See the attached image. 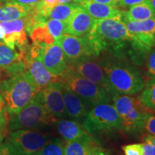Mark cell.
<instances>
[{"mask_svg":"<svg viewBox=\"0 0 155 155\" xmlns=\"http://www.w3.org/2000/svg\"><path fill=\"white\" fill-rule=\"evenodd\" d=\"M86 36L98 58L101 53H106L119 58H127L132 38L121 18L96 19L94 28Z\"/></svg>","mask_w":155,"mask_h":155,"instance_id":"6da1fadb","label":"cell"},{"mask_svg":"<svg viewBox=\"0 0 155 155\" xmlns=\"http://www.w3.org/2000/svg\"><path fill=\"white\" fill-rule=\"evenodd\" d=\"M98 61L116 94L134 96L144 88L145 81L140 71L127 59L104 53Z\"/></svg>","mask_w":155,"mask_h":155,"instance_id":"7a4b0ae2","label":"cell"},{"mask_svg":"<svg viewBox=\"0 0 155 155\" xmlns=\"http://www.w3.org/2000/svg\"><path fill=\"white\" fill-rule=\"evenodd\" d=\"M0 92L5 99L7 113L14 115L28 105L39 91L26 70L2 81Z\"/></svg>","mask_w":155,"mask_h":155,"instance_id":"3957f363","label":"cell"},{"mask_svg":"<svg viewBox=\"0 0 155 155\" xmlns=\"http://www.w3.org/2000/svg\"><path fill=\"white\" fill-rule=\"evenodd\" d=\"M111 99L121 119L122 130L129 134L144 132V119L149 111L141 104L138 97L114 94Z\"/></svg>","mask_w":155,"mask_h":155,"instance_id":"277c9868","label":"cell"},{"mask_svg":"<svg viewBox=\"0 0 155 155\" xmlns=\"http://www.w3.org/2000/svg\"><path fill=\"white\" fill-rule=\"evenodd\" d=\"M57 121L40 98L39 92L19 113L11 115L9 120L10 131L45 127Z\"/></svg>","mask_w":155,"mask_h":155,"instance_id":"5b68a950","label":"cell"},{"mask_svg":"<svg viewBox=\"0 0 155 155\" xmlns=\"http://www.w3.org/2000/svg\"><path fill=\"white\" fill-rule=\"evenodd\" d=\"M61 82L77 94L91 108L104 103H111V95L99 85L85 78L77 73L70 65L61 78Z\"/></svg>","mask_w":155,"mask_h":155,"instance_id":"8992f818","label":"cell"},{"mask_svg":"<svg viewBox=\"0 0 155 155\" xmlns=\"http://www.w3.org/2000/svg\"><path fill=\"white\" fill-rule=\"evenodd\" d=\"M50 135L31 129H19L11 131L2 144L13 155H33L38 152L48 141Z\"/></svg>","mask_w":155,"mask_h":155,"instance_id":"52a82bcc","label":"cell"},{"mask_svg":"<svg viewBox=\"0 0 155 155\" xmlns=\"http://www.w3.org/2000/svg\"><path fill=\"white\" fill-rule=\"evenodd\" d=\"M83 123L85 129L89 134L122 130L119 113L114 106L110 103H104L92 106Z\"/></svg>","mask_w":155,"mask_h":155,"instance_id":"ba28073f","label":"cell"},{"mask_svg":"<svg viewBox=\"0 0 155 155\" xmlns=\"http://www.w3.org/2000/svg\"><path fill=\"white\" fill-rule=\"evenodd\" d=\"M57 42L61 45L65 59L71 65L86 58H98L86 35L77 37L65 34Z\"/></svg>","mask_w":155,"mask_h":155,"instance_id":"9c48e42d","label":"cell"},{"mask_svg":"<svg viewBox=\"0 0 155 155\" xmlns=\"http://www.w3.org/2000/svg\"><path fill=\"white\" fill-rule=\"evenodd\" d=\"M122 20L136 43L149 50L155 47V17L142 21Z\"/></svg>","mask_w":155,"mask_h":155,"instance_id":"30bf717a","label":"cell"},{"mask_svg":"<svg viewBox=\"0 0 155 155\" xmlns=\"http://www.w3.org/2000/svg\"><path fill=\"white\" fill-rule=\"evenodd\" d=\"M5 35L3 41L12 49L17 48L21 53L28 54V41L25 30V17L9 22H0Z\"/></svg>","mask_w":155,"mask_h":155,"instance_id":"8fae6325","label":"cell"},{"mask_svg":"<svg viewBox=\"0 0 155 155\" xmlns=\"http://www.w3.org/2000/svg\"><path fill=\"white\" fill-rule=\"evenodd\" d=\"M72 67L77 73L103 87L111 96L116 94L112 89L109 81L102 67L101 66L100 63H98L97 58H91L82 60L73 64Z\"/></svg>","mask_w":155,"mask_h":155,"instance_id":"7c38bea8","label":"cell"},{"mask_svg":"<svg viewBox=\"0 0 155 155\" xmlns=\"http://www.w3.org/2000/svg\"><path fill=\"white\" fill-rule=\"evenodd\" d=\"M63 90V83L54 82L39 92L42 102L57 119H65L67 117Z\"/></svg>","mask_w":155,"mask_h":155,"instance_id":"4fadbf2b","label":"cell"},{"mask_svg":"<svg viewBox=\"0 0 155 155\" xmlns=\"http://www.w3.org/2000/svg\"><path fill=\"white\" fill-rule=\"evenodd\" d=\"M27 55L0 42V71H4L9 76L26 71Z\"/></svg>","mask_w":155,"mask_h":155,"instance_id":"5bb4252c","label":"cell"},{"mask_svg":"<svg viewBox=\"0 0 155 155\" xmlns=\"http://www.w3.org/2000/svg\"><path fill=\"white\" fill-rule=\"evenodd\" d=\"M38 58L52 74L60 78L63 76L70 66L61 45L57 42L44 48Z\"/></svg>","mask_w":155,"mask_h":155,"instance_id":"9a60e30c","label":"cell"},{"mask_svg":"<svg viewBox=\"0 0 155 155\" xmlns=\"http://www.w3.org/2000/svg\"><path fill=\"white\" fill-rule=\"evenodd\" d=\"M25 63L27 71L32 78L39 92L50 83L61 82V78L52 74L46 68L40 58H32L28 53L25 58Z\"/></svg>","mask_w":155,"mask_h":155,"instance_id":"2e32d148","label":"cell"},{"mask_svg":"<svg viewBox=\"0 0 155 155\" xmlns=\"http://www.w3.org/2000/svg\"><path fill=\"white\" fill-rule=\"evenodd\" d=\"M63 94L67 117L79 122H83L90 110V106L64 85Z\"/></svg>","mask_w":155,"mask_h":155,"instance_id":"e0dca14e","label":"cell"},{"mask_svg":"<svg viewBox=\"0 0 155 155\" xmlns=\"http://www.w3.org/2000/svg\"><path fill=\"white\" fill-rule=\"evenodd\" d=\"M96 20L81 7L67 22L66 34L77 37L86 35L94 28Z\"/></svg>","mask_w":155,"mask_h":155,"instance_id":"ac0fdd59","label":"cell"},{"mask_svg":"<svg viewBox=\"0 0 155 155\" xmlns=\"http://www.w3.org/2000/svg\"><path fill=\"white\" fill-rule=\"evenodd\" d=\"M96 19L121 18L122 10L116 6L98 3L92 0H73Z\"/></svg>","mask_w":155,"mask_h":155,"instance_id":"d6986e66","label":"cell"},{"mask_svg":"<svg viewBox=\"0 0 155 155\" xmlns=\"http://www.w3.org/2000/svg\"><path fill=\"white\" fill-rule=\"evenodd\" d=\"M56 127L59 134L67 142L77 140L88 134L81 122L73 119H60L57 120Z\"/></svg>","mask_w":155,"mask_h":155,"instance_id":"ffe728a7","label":"cell"},{"mask_svg":"<svg viewBox=\"0 0 155 155\" xmlns=\"http://www.w3.org/2000/svg\"><path fill=\"white\" fill-rule=\"evenodd\" d=\"M98 148L91 136L87 134L77 140L67 142L65 155H91Z\"/></svg>","mask_w":155,"mask_h":155,"instance_id":"44dd1931","label":"cell"},{"mask_svg":"<svg viewBox=\"0 0 155 155\" xmlns=\"http://www.w3.org/2000/svg\"><path fill=\"white\" fill-rule=\"evenodd\" d=\"M32 8V7L21 5L14 1L1 5H0V22H9V21L25 17Z\"/></svg>","mask_w":155,"mask_h":155,"instance_id":"7402d4cb","label":"cell"},{"mask_svg":"<svg viewBox=\"0 0 155 155\" xmlns=\"http://www.w3.org/2000/svg\"><path fill=\"white\" fill-rule=\"evenodd\" d=\"M155 17V12L148 2L129 7V10H122L121 19L129 21H142Z\"/></svg>","mask_w":155,"mask_h":155,"instance_id":"603a6c76","label":"cell"},{"mask_svg":"<svg viewBox=\"0 0 155 155\" xmlns=\"http://www.w3.org/2000/svg\"><path fill=\"white\" fill-rule=\"evenodd\" d=\"M80 7V5L74 2L58 4L50 11L47 19H58V20L68 22L73 14Z\"/></svg>","mask_w":155,"mask_h":155,"instance_id":"cb8c5ba5","label":"cell"},{"mask_svg":"<svg viewBox=\"0 0 155 155\" xmlns=\"http://www.w3.org/2000/svg\"><path fill=\"white\" fill-rule=\"evenodd\" d=\"M29 35L33 44L40 48H45L55 42V38L50 33L45 23L35 27Z\"/></svg>","mask_w":155,"mask_h":155,"instance_id":"d4e9b609","label":"cell"},{"mask_svg":"<svg viewBox=\"0 0 155 155\" xmlns=\"http://www.w3.org/2000/svg\"><path fill=\"white\" fill-rule=\"evenodd\" d=\"M138 98L145 108L155 112V78H150L145 83L144 88Z\"/></svg>","mask_w":155,"mask_h":155,"instance_id":"484cf974","label":"cell"},{"mask_svg":"<svg viewBox=\"0 0 155 155\" xmlns=\"http://www.w3.org/2000/svg\"><path fill=\"white\" fill-rule=\"evenodd\" d=\"M65 147L61 139H51L37 153L40 155H65Z\"/></svg>","mask_w":155,"mask_h":155,"instance_id":"4316f807","label":"cell"},{"mask_svg":"<svg viewBox=\"0 0 155 155\" xmlns=\"http://www.w3.org/2000/svg\"><path fill=\"white\" fill-rule=\"evenodd\" d=\"M45 25L50 33L55 38V42H57L64 35L66 34L68 25L66 22L58 20V19H50L46 21Z\"/></svg>","mask_w":155,"mask_h":155,"instance_id":"83f0119b","label":"cell"},{"mask_svg":"<svg viewBox=\"0 0 155 155\" xmlns=\"http://www.w3.org/2000/svg\"><path fill=\"white\" fill-rule=\"evenodd\" d=\"M146 60L148 77L150 78H155V47L151 49Z\"/></svg>","mask_w":155,"mask_h":155,"instance_id":"f1b7e54d","label":"cell"},{"mask_svg":"<svg viewBox=\"0 0 155 155\" xmlns=\"http://www.w3.org/2000/svg\"><path fill=\"white\" fill-rule=\"evenodd\" d=\"M143 131L155 135V114L148 112L145 117Z\"/></svg>","mask_w":155,"mask_h":155,"instance_id":"f546056e","label":"cell"},{"mask_svg":"<svg viewBox=\"0 0 155 155\" xmlns=\"http://www.w3.org/2000/svg\"><path fill=\"white\" fill-rule=\"evenodd\" d=\"M125 155H142L141 144H131L122 147Z\"/></svg>","mask_w":155,"mask_h":155,"instance_id":"4dcf8cb0","label":"cell"},{"mask_svg":"<svg viewBox=\"0 0 155 155\" xmlns=\"http://www.w3.org/2000/svg\"><path fill=\"white\" fill-rule=\"evenodd\" d=\"M7 108H6V104L4 99L2 95L0 92V123L6 124L7 122Z\"/></svg>","mask_w":155,"mask_h":155,"instance_id":"1f68e13d","label":"cell"},{"mask_svg":"<svg viewBox=\"0 0 155 155\" xmlns=\"http://www.w3.org/2000/svg\"><path fill=\"white\" fill-rule=\"evenodd\" d=\"M141 153L142 155H155V144L141 143Z\"/></svg>","mask_w":155,"mask_h":155,"instance_id":"d6a6232c","label":"cell"},{"mask_svg":"<svg viewBox=\"0 0 155 155\" xmlns=\"http://www.w3.org/2000/svg\"><path fill=\"white\" fill-rule=\"evenodd\" d=\"M147 1V0H119L117 7H122V8H128V7H131L134 5L145 2Z\"/></svg>","mask_w":155,"mask_h":155,"instance_id":"836d02e7","label":"cell"},{"mask_svg":"<svg viewBox=\"0 0 155 155\" xmlns=\"http://www.w3.org/2000/svg\"><path fill=\"white\" fill-rule=\"evenodd\" d=\"M12 1L21 4V5L33 7L34 6H35L38 2H40L41 0H12Z\"/></svg>","mask_w":155,"mask_h":155,"instance_id":"e575fe53","label":"cell"},{"mask_svg":"<svg viewBox=\"0 0 155 155\" xmlns=\"http://www.w3.org/2000/svg\"><path fill=\"white\" fill-rule=\"evenodd\" d=\"M92 1L96 2H98V3L106 4V5L116 6V7H117L119 0H92Z\"/></svg>","mask_w":155,"mask_h":155,"instance_id":"d590c367","label":"cell"},{"mask_svg":"<svg viewBox=\"0 0 155 155\" xmlns=\"http://www.w3.org/2000/svg\"><path fill=\"white\" fill-rule=\"evenodd\" d=\"M6 124H2L0 123V148H1L2 143L3 139H4V133H5Z\"/></svg>","mask_w":155,"mask_h":155,"instance_id":"8d00e7d4","label":"cell"},{"mask_svg":"<svg viewBox=\"0 0 155 155\" xmlns=\"http://www.w3.org/2000/svg\"><path fill=\"white\" fill-rule=\"evenodd\" d=\"M0 155H13V154H10V153L8 152V150H7L5 147L2 144L1 148H0Z\"/></svg>","mask_w":155,"mask_h":155,"instance_id":"74e56055","label":"cell"},{"mask_svg":"<svg viewBox=\"0 0 155 155\" xmlns=\"http://www.w3.org/2000/svg\"><path fill=\"white\" fill-rule=\"evenodd\" d=\"M91 155H107V154H106L104 152H103V151L100 150V149L98 148V149H97V150H95L94 152H93Z\"/></svg>","mask_w":155,"mask_h":155,"instance_id":"f35d334b","label":"cell"},{"mask_svg":"<svg viewBox=\"0 0 155 155\" xmlns=\"http://www.w3.org/2000/svg\"><path fill=\"white\" fill-rule=\"evenodd\" d=\"M147 2L151 5V7H152V9H154L155 12V0H147Z\"/></svg>","mask_w":155,"mask_h":155,"instance_id":"ab89813d","label":"cell"},{"mask_svg":"<svg viewBox=\"0 0 155 155\" xmlns=\"http://www.w3.org/2000/svg\"><path fill=\"white\" fill-rule=\"evenodd\" d=\"M73 0H58V4H65L68 2H72Z\"/></svg>","mask_w":155,"mask_h":155,"instance_id":"60d3db41","label":"cell"},{"mask_svg":"<svg viewBox=\"0 0 155 155\" xmlns=\"http://www.w3.org/2000/svg\"><path fill=\"white\" fill-rule=\"evenodd\" d=\"M4 35H5V32H4V30L2 27L0 25V40H2L4 38Z\"/></svg>","mask_w":155,"mask_h":155,"instance_id":"b9f144b4","label":"cell"},{"mask_svg":"<svg viewBox=\"0 0 155 155\" xmlns=\"http://www.w3.org/2000/svg\"><path fill=\"white\" fill-rule=\"evenodd\" d=\"M12 0H0V5H2V4L9 2H12Z\"/></svg>","mask_w":155,"mask_h":155,"instance_id":"7bdbcfd3","label":"cell"},{"mask_svg":"<svg viewBox=\"0 0 155 155\" xmlns=\"http://www.w3.org/2000/svg\"><path fill=\"white\" fill-rule=\"evenodd\" d=\"M33 155H40V154H38V153H36V154H33Z\"/></svg>","mask_w":155,"mask_h":155,"instance_id":"ee69618b","label":"cell"}]
</instances>
